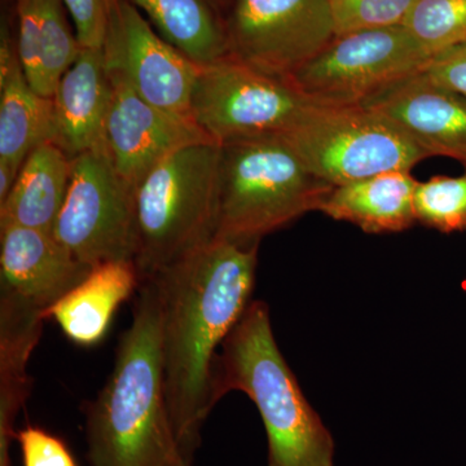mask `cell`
<instances>
[{"label": "cell", "mask_w": 466, "mask_h": 466, "mask_svg": "<svg viewBox=\"0 0 466 466\" xmlns=\"http://www.w3.org/2000/svg\"><path fill=\"white\" fill-rule=\"evenodd\" d=\"M258 247L214 238L150 276L158 294L168 413L177 449L189 464L217 404L218 352L253 300Z\"/></svg>", "instance_id": "cell-1"}, {"label": "cell", "mask_w": 466, "mask_h": 466, "mask_svg": "<svg viewBox=\"0 0 466 466\" xmlns=\"http://www.w3.org/2000/svg\"><path fill=\"white\" fill-rule=\"evenodd\" d=\"M139 290L108 381L85 404L91 466H174L182 456L168 413L157 288L149 278Z\"/></svg>", "instance_id": "cell-2"}, {"label": "cell", "mask_w": 466, "mask_h": 466, "mask_svg": "<svg viewBox=\"0 0 466 466\" xmlns=\"http://www.w3.org/2000/svg\"><path fill=\"white\" fill-rule=\"evenodd\" d=\"M231 391L244 392L258 410L268 466H336L333 435L281 354L263 300H251L218 352L214 400Z\"/></svg>", "instance_id": "cell-3"}, {"label": "cell", "mask_w": 466, "mask_h": 466, "mask_svg": "<svg viewBox=\"0 0 466 466\" xmlns=\"http://www.w3.org/2000/svg\"><path fill=\"white\" fill-rule=\"evenodd\" d=\"M333 188L281 137L222 144L216 238L259 245L269 233L320 210Z\"/></svg>", "instance_id": "cell-4"}, {"label": "cell", "mask_w": 466, "mask_h": 466, "mask_svg": "<svg viewBox=\"0 0 466 466\" xmlns=\"http://www.w3.org/2000/svg\"><path fill=\"white\" fill-rule=\"evenodd\" d=\"M220 146L202 143L157 165L134 193L135 256L142 281L216 238Z\"/></svg>", "instance_id": "cell-5"}, {"label": "cell", "mask_w": 466, "mask_h": 466, "mask_svg": "<svg viewBox=\"0 0 466 466\" xmlns=\"http://www.w3.org/2000/svg\"><path fill=\"white\" fill-rule=\"evenodd\" d=\"M281 137L315 177L334 187L410 171L429 157L397 125L363 106H314Z\"/></svg>", "instance_id": "cell-6"}, {"label": "cell", "mask_w": 466, "mask_h": 466, "mask_svg": "<svg viewBox=\"0 0 466 466\" xmlns=\"http://www.w3.org/2000/svg\"><path fill=\"white\" fill-rule=\"evenodd\" d=\"M312 103L289 79L226 56L201 66L191 116L218 146L236 140L284 137Z\"/></svg>", "instance_id": "cell-7"}, {"label": "cell", "mask_w": 466, "mask_h": 466, "mask_svg": "<svg viewBox=\"0 0 466 466\" xmlns=\"http://www.w3.org/2000/svg\"><path fill=\"white\" fill-rule=\"evenodd\" d=\"M431 57L404 26L359 30L337 35L288 79L317 106H363Z\"/></svg>", "instance_id": "cell-8"}, {"label": "cell", "mask_w": 466, "mask_h": 466, "mask_svg": "<svg viewBox=\"0 0 466 466\" xmlns=\"http://www.w3.org/2000/svg\"><path fill=\"white\" fill-rule=\"evenodd\" d=\"M223 25L229 56L281 78L337 36L329 0H232Z\"/></svg>", "instance_id": "cell-9"}, {"label": "cell", "mask_w": 466, "mask_h": 466, "mask_svg": "<svg viewBox=\"0 0 466 466\" xmlns=\"http://www.w3.org/2000/svg\"><path fill=\"white\" fill-rule=\"evenodd\" d=\"M52 233L86 266L134 260V192L101 150L72 158L66 201Z\"/></svg>", "instance_id": "cell-10"}, {"label": "cell", "mask_w": 466, "mask_h": 466, "mask_svg": "<svg viewBox=\"0 0 466 466\" xmlns=\"http://www.w3.org/2000/svg\"><path fill=\"white\" fill-rule=\"evenodd\" d=\"M103 52L108 73L125 79L144 100L192 118L201 66L165 41L126 0H112Z\"/></svg>", "instance_id": "cell-11"}, {"label": "cell", "mask_w": 466, "mask_h": 466, "mask_svg": "<svg viewBox=\"0 0 466 466\" xmlns=\"http://www.w3.org/2000/svg\"><path fill=\"white\" fill-rule=\"evenodd\" d=\"M108 75L112 100L100 150L134 193L144 177L174 153L214 143L191 116L153 106L121 76Z\"/></svg>", "instance_id": "cell-12"}, {"label": "cell", "mask_w": 466, "mask_h": 466, "mask_svg": "<svg viewBox=\"0 0 466 466\" xmlns=\"http://www.w3.org/2000/svg\"><path fill=\"white\" fill-rule=\"evenodd\" d=\"M363 106L397 125L429 157L456 159L466 171V97L425 70L389 86Z\"/></svg>", "instance_id": "cell-13"}, {"label": "cell", "mask_w": 466, "mask_h": 466, "mask_svg": "<svg viewBox=\"0 0 466 466\" xmlns=\"http://www.w3.org/2000/svg\"><path fill=\"white\" fill-rule=\"evenodd\" d=\"M90 269L51 231L0 226L2 290L20 297L43 312L81 283Z\"/></svg>", "instance_id": "cell-14"}, {"label": "cell", "mask_w": 466, "mask_h": 466, "mask_svg": "<svg viewBox=\"0 0 466 466\" xmlns=\"http://www.w3.org/2000/svg\"><path fill=\"white\" fill-rule=\"evenodd\" d=\"M112 100L103 48H82L61 76L54 97L52 142L70 158L103 146L104 125Z\"/></svg>", "instance_id": "cell-15"}, {"label": "cell", "mask_w": 466, "mask_h": 466, "mask_svg": "<svg viewBox=\"0 0 466 466\" xmlns=\"http://www.w3.org/2000/svg\"><path fill=\"white\" fill-rule=\"evenodd\" d=\"M18 57L27 82L54 97L61 76L81 54L63 0H15Z\"/></svg>", "instance_id": "cell-16"}, {"label": "cell", "mask_w": 466, "mask_h": 466, "mask_svg": "<svg viewBox=\"0 0 466 466\" xmlns=\"http://www.w3.org/2000/svg\"><path fill=\"white\" fill-rule=\"evenodd\" d=\"M142 284L137 263L109 260L91 267L90 272L63 299L43 312L67 339L79 346H94L108 332L119 306Z\"/></svg>", "instance_id": "cell-17"}, {"label": "cell", "mask_w": 466, "mask_h": 466, "mask_svg": "<svg viewBox=\"0 0 466 466\" xmlns=\"http://www.w3.org/2000/svg\"><path fill=\"white\" fill-rule=\"evenodd\" d=\"M42 309L0 290V466H11L15 422L32 389L27 363L42 336Z\"/></svg>", "instance_id": "cell-18"}, {"label": "cell", "mask_w": 466, "mask_h": 466, "mask_svg": "<svg viewBox=\"0 0 466 466\" xmlns=\"http://www.w3.org/2000/svg\"><path fill=\"white\" fill-rule=\"evenodd\" d=\"M417 183L410 171H390L342 184L334 187L319 211L370 235L407 231L417 223Z\"/></svg>", "instance_id": "cell-19"}, {"label": "cell", "mask_w": 466, "mask_h": 466, "mask_svg": "<svg viewBox=\"0 0 466 466\" xmlns=\"http://www.w3.org/2000/svg\"><path fill=\"white\" fill-rule=\"evenodd\" d=\"M72 174V158L54 142L27 156L14 188L0 204V226L17 225L51 231L63 208Z\"/></svg>", "instance_id": "cell-20"}, {"label": "cell", "mask_w": 466, "mask_h": 466, "mask_svg": "<svg viewBox=\"0 0 466 466\" xmlns=\"http://www.w3.org/2000/svg\"><path fill=\"white\" fill-rule=\"evenodd\" d=\"M150 25L198 66L228 56L223 18L208 0H126Z\"/></svg>", "instance_id": "cell-21"}, {"label": "cell", "mask_w": 466, "mask_h": 466, "mask_svg": "<svg viewBox=\"0 0 466 466\" xmlns=\"http://www.w3.org/2000/svg\"><path fill=\"white\" fill-rule=\"evenodd\" d=\"M52 137L54 101L34 90L18 60L0 78V159L20 170L27 156Z\"/></svg>", "instance_id": "cell-22"}, {"label": "cell", "mask_w": 466, "mask_h": 466, "mask_svg": "<svg viewBox=\"0 0 466 466\" xmlns=\"http://www.w3.org/2000/svg\"><path fill=\"white\" fill-rule=\"evenodd\" d=\"M417 223L441 233L466 232V171L458 177H431L417 183Z\"/></svg>", "instance_id": "cell-23"}, {"label": "cell", "mask_w": 466, "mask_h": 466, "mask_svg": "<svg viewBox=\"0 0 466 466\" xmlns=\"http://www.w3.org/2000/svg\"><path fill=\"white\" fill-rule=\"evenodd\" d=\"M429 54L466 43V0H417L403 24Z\"/></svg>", "instance_id": "cell-24"}, {"label": "cell", "mask_w": 466, "mask_h": 466, "mask_svg": "<svg viewBox=\"0 0 466 466\" xmlns=\"http://www.w3.org/2000/svg\"><path fill=\"white\" fill-rule=\"evenodd\" d=\"M417 0H329L337 35L403 26Z\"/></svg>", "instance_id": "cell-25"}, {"label": "cell", "mask_w": 466, "mask_h": 466, "mask_svg": "<svg viewBox=\"0 0 466 466\" xmlns=\"http://www.w3.org/2000/svg\"><path fill=\"white\" fill-rule=\"evenodd\" d=\"M24 466H78L63 441L38 426L17 431Z\"/></svg>", "instance_id": "cell-26"}, {"label": "cell", "mask_w": 466, "mask_h": 466, "mask_svg": "<svg viewBox=\"0 0 466 466\" xmlns=\"http://www.w3.org/2000/svg\"><path fill=\"white\" fill-rule=\"evenodd\" d=\"M82 48H103L112 0H63Z\"/></svg>", "instance_id": "cell-27"}, {"label": "cell", "mask_w": 466, "mask_h": 466, "mask_svg": "<svg viewBox=\"0 0 466 466\" xmlns=\"http://www.w3.org/2000/svg\"><path fill=\"white\" fill-rule=\"evenodd\" d=\"M425 73L437 84L466 97V43L438 52L429 61Z\"/></svg>", "instance_id": "cell-28"}, {"label": "cell", "mask_w": 466, "mask_h": 466, "mask_svg": "<svg viewBox=\"0 0 466 466\" xmlns=\"http://www.w3.org/2000/svg\"><path fill=\"white\" fill-rule=\"evenodd\" d=\"M18 171L20 170L9 165L8 162L0 159V204L5 201L9 192L14 188Z\"/></svg>", "instance_id": "cell-29"}, {"label": "cell", "mask_w": 466, "mask_h": 466, "mask_svg": "<svg viewBox=\"0 0 466 466\" xmlns=\"http://www.w3.org/2000/svg\"><path fill=\"white\" fill-rule=\"evenodd\" d=\"M208 5H211L218 14L220 15L223 18V15L226 14L227 9H228L229 5H231L232 0H208Z\"/></svg>", "instance_id": "cell-30"}, {"label": "cell", "mask_w": 466, "mask_h": 466, "mask_svg": "<svg viewBox=\"0 0 466 466\" xmlns=\"http://www.w3.org/2000/svg\"><path fill=\"white\" fill-rule=\"evenodd\" d=\"M174 466H192V464H189V462L186 461L182 456H179V458L177 459V461H175Z\"/></svg>", "instance_id": "cell-31"}]
</instances>
